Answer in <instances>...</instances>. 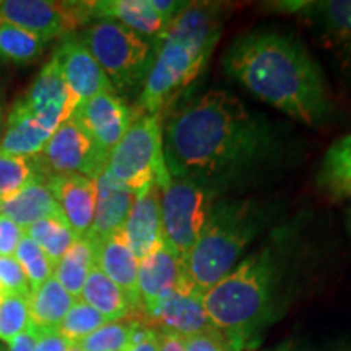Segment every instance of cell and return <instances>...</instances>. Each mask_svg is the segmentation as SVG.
Here are the masks:
<instances>
[{
  "label": "cell",
  "mask_w": 351,
  "mask_h": 351,
  "mask_svg": "<svg viewBox=\"0 0 351 351\" xmlns=\"http://www.w3.org/2000/svg\"><path fill=\"white\" fill-rule=\"evenodd\" d=\"M15 258L23 269L32 291L41 287L44 282H47L54 275V265L43 252V249L38 244H34L26 234L21 238L19 247H16Z\"/></svg>",
  "instance_id": "cell-34"
},
{
  "label": "cell",
  "mask_w": 351,
  "mask_h": 351,
  "mask_svg": "<svg viewBox=\"0 0 351 351\" xmlns=\"http://www.w3.org/2000/svg\"><path fill=\"white\" fill-rule=\"evenodd\" d=\"M121 234L138 262L163 244L158 184H152L135 195Z\"/></svg>",
  "instance_id": "cell-17"
},
{
  "label": "cell",
  "mask_w": 351,
  "mask_h": 351,
  "mask_svg": "<svg viewBox=\"0 0 351 351\" xmlns=\"http://www.w3.org/2000/svg\"><path fill=\"white\" fill-rule=\"evenodd\" d=\"M39 179L43 178L33 158L8 155L0 150V204L19 195L25 187Z\"/></svg>",
  "instance_id": "cell-30"
},
{
  "label": "cell",
  "mask_w": 351,
  "mask_h": 351,
  "mask_svg": "<svg viewBox=\"0 0 351 351\" xmlns=\"http://www.w3.org/2000/svg\"><path fill=\"white\" fill-rule=\"evenodd\" d=\"M80 39L98 60L116 93L142 91L155 59V46L150 41L114 20L95 21L83 29Z\"/></svg>",
  "instance_id": "cell-6"
},
{
  "label": "cell",
  "mask_w": 351,
  "mask_h": 351,
  "mask_svg": "<svg viewBox=\"0 0 351 351\" xmlns=\"http://www.w3.org/2000/svg\"><path fill=\"white\" fill-rule=\"evenodd\" d=\"M25 234L38 244L52 265H57L78 239L64 218H44L25 230Z\"/></svg>",
  "instance_id": "cell-28"
},
{
  "label": "cell",
  "mask_w": 351,
  "mask_h": 351,
  "mask_svg": "<svg viewBox=\"0 0 351 351\" xmlns=\"http://www.w3.org/2000/svg\"><path fill=\"white\" fill-rule=\"evenodd\" d=\"M46 39L15 25L0 21V59L13 64H29L43 54Z\"/></svg>",
  "instance_id": "cell-29"
},
{
  "label": "cell",
  "mask_w": 351,
  "mask_h": 351,
  "mask_svg": "<svg viewBox=\"0 0 351 351\" xmlns=\"http://www.w3.org/2000/svg\"><path fill=\"white\" fill-rule=\"evenodd\" d=\"M93 241L96 245V267L122 289L132 309L140 307L138 258L130 251L121 231Z\"/></svg>",
  "instance_id": "cell-20"
},
{
  "label": "cell",
  "mask_w": 351,
  "mask_h": 351,
  "mask_svg": "<svg viewBox=\"0 0 351 351\" xmlns=\"http://www.w3.org/2000/svg\"><path fill=\"white\" fill-rule=\"evenodd\" d=\"M223 67L249 93L302 124L319 127L330 119L333 103L324 70L291 34L245 33L230 44Z\"/></svg>",
  "instance_id": "cell-2"
},
{
  "label": "cell",
  "mask_w": 351,
  "mask_h": 351,
  "mask_svg": "<svg viewBox=\"0 0 351 351\" xmlns=\"http://www.w3.org/2000/svg\"><path fill=\"white\" fill-rule=\"evenodd\" d=\"M135 324L137 322L130 320L106 322L98 330L78 341L77 346L82 351H122L129 343Z\"/></svg>",
  "instance_id": "cell-33"
},
{
  "label": "cell",
  "mask_w": 351,
  "mask_h": 351,
  "mask_svg": "<svg viewBox=\"0 0 351 351\" xmlns=\"http://www.w3.org/2000/svg\"><path fill=\"white\" fill-rule=\"evenodd\" d=\"M23 236L25 231L15 221L0 215V257H15Z\"/></svg>",
  "instance_id": "cell-37"
},
{
  "label": "cell",
  "mask_w": 351,
  "mask_h": 351,
  "mask_svg": "<svg viewBox=\"0 0 351 351\" xmlns=\"http://www.w3.org/2000/svg\"><path fill=\"white\" fill-rule=\"evenodd\" d=\"M73 302L75 300L52 275L29 295V322L39 330H57Z\"/></svg>",
  "instance_id": "cell-25"
},
{
  "label": "cell",
  "mask_w": 351,
  "mask_h": 351,
  "mask_svg": "<svg viewBox=\"0 0 351 351\" xmlns=\"http://www.w3.org/2000/svg\"><path fill=\"white\" fill-rule=\"evenodd\" d=\"M69 351H82V350L78 348L77 345H72V346H70V350H69Z\"/></svg>",
  "instance_id": "cell-44"
},
{
  "label": "cell",
  "mask_w": 351,
  "mask_h": 351,
  "mask_svg": "<svg viewBox=\"0 0 351 351\" xmlns=\"http://www.w3.org/2000/svg\"><path fill=\"white\" fill-rule=\"evenodd\" d=\"M90 16L114 20L156 46L169 23L152 7L150 0H99L90 2Z\"/></svg>",
  "instance_id": "cell-19"
},
{
  "label": "cell",
  "mask_w": 351,
  "mask_h": 351,
  "mask_svg": "<svg viewBox=\"0 0 351 351\" xmlns=\"http://www.w3.org/2000/svg\"><path fill=\"white\" fill-rule=\"evenodd\" d=\"M44 182L51 189L77 238H90L98 199L96 181L80 174H64L49 176Z\"/></svg>",
  "instance_id": "cell-16"
},
{
  "label": "cell",
  "mask_w": 351,
  "mask_h": 351,
  "mask_svg": "<svg viewBox=\"0 0 351 351\" xmlns=\"http://www.w3.org/2000/svg\"><path fill=\"white\" fill-rule=\"evenodd\" d=\"M182 280L181 258L165 243L138 262L140 307L148 314L158 302L176 291Z\"/></svg>",
  "instance_id": "cell-18"
},
{
  "label": "cell",
  "mask_w": 351,
  "mask_h": 351,
  "mask_svg": "<svg viewBox=\"0 0 351 351\" xmlns=\"http://www.w3.org/2000/svg\"><path fill=\"white\" fill-rule=\"evenodd\" d=\"M98 199H96L95 223L90 239H101L119 232L135 200V192L121 182L114 181L106 171L96 179Z\"/></svg>",
  "instance_id": "cell-22"
},
{
  "label": "cell",
  "mask_w": 351,
  "mask_h": 351,
  "mask_svg": "<svg viewBox=\"0 0 351 351\" xmlns=\"http://www.w3.org/2000/svg\"><path fill=\"white\" fill-rule=\"evenodd\" d=\"M317 186L330 199H351V134L328 147L317 173Z\"/></svg>",
  "instance_id": "cell-24"
},
{
  "label": "cell",
  "mask_w": 351,
  "mask_h": 351,
  "mask_svg": "<svg viewBox=\"0 0 351 351\" xmlns=\"http://www.w3.org/2000/svg\"><path fill=\"white\" fill-rule=\"evenodd\" d=\"M80 300L98 311L108 322L125 319L132 311L130 302L122 289L112 283L96 265L88 274Z\"/></svg>",
  "instance_id": "cell-26"
},
{
  "label": "cell",
  "mask_w": 351,
  "mask_h": 351,
  "mask_svg": "<svg viewBox=\"0 0 351 351\" xmlns=\"http://www.w3.org/2000/svg\"><path fill=\"white\" fill-rule=\"evenodd\" d=\"M32 295L28 280L15 257H0V296Z\"/></svg>",
  "instance_id": "cell-35"
},
{
  "label": "cell",
  "mask_w": 351,
  "mask_h": 351,
  "mask_svg": "<svg viewBox=\"0 0 351 351\" xmlns=\"http://www.w3.org/2000/svg\"><path fill=\"white\" fill-rule=\"evenodd\" d=\"M215 200L204 187L184 179L171 178L168 186L160 189L163 243L181 261L204 230Z\"/></svg>",
  "instance_id": "cell-8"
},
{
  "label": "cell",
  "mask_w": 351,
  "mask_h": 351,
  "mask_svg": "<svg viewBox=\"0 0 351 351\" xmlns=\"http://www.w3.org/2000/svg\"><path fill=\"white\" fill-rule=\"evenodd\" d=\"M150 3L169 25L187 5V2H178V0H150Z\"/></svg>",
  "instance_id": "cell-40"
},
{
  "label": "cell",
  "mask_w": 351,
  "mask_h": 351,
  "mask_svg": "<svg viewBox=\"0 0 351 351\" xmlns=\"http://www.w3.org/2000/svg\"><path fill=\"white\" fill-rule=\"evenodd\" d=\"M271 122L228 90H208L174 109L163 127L171 178L191 181L218 199L276 163Z\"/></svg>",
  "instance_id": "cell-1"
},
{
  "label": "cell",
  "mask_w": 351,
  "mask_h": 351,
  "mask_svg": "<svg viewBox=\"0 0 351 351\" xmlns=\"http://www.w3.org/2000/svg\"><path fill=\"white\" fill-rule=\"evenodd\" d=\"M0 117H2V111H0Z\"/></svg>",
  "instance_id": "cell-45"
},
{
  "label": "cell",
  "mask_w": 351,
  "mask_h": 351,
  "mask_svg": "<svg viewBox=\"0 0 351 351\" xmlns=\"http://www.w3.org/2000/svg\"><path fill=\"white\" fill-rule=\"evenodd\" d=\"M345 226H346V232H348L350 241H351V205L346 210V217H345Z\"/></svg>",
  "instance_id": "cell-43"
},
{
  "label": "cell",
  "mask_w": 351,
  "mask_h": 351,
  "mask_svg": "<svg viewBox=\"0 0 351 351\" xmlns=\"http://www.w3.org/2000/svg\"><path fill=\"white\" fill-rule=\"evenodd\" d=\"M21 99L39 122L52 132L69 121L78 106L77 98L64 80L56 56H52L49 62L44 65Z\"/></svg>",
  "instance_id": "cell-12"
},
{
  "label": "cell",
  "mask_w": 351,
  "mask_h": 351,
  "mask_svg": "<svg viewBox=\"0 0 351 351\" xmlns=\"http://www.w3.org/2000/svg\"><path fill=\"white\" fill-rule=\"evenodd\" d=\"M0 215L10 218L21 230L44 218H64L62 210L44 179L25 187L19 195L0 204ZM65 219V218H64ZM67 221V219H65Z\"/></svg>",
  "instance_id": "cell-23"
},
{
  "label": "cell",
  "mask_w": 351,
  "mask_h": 351,
  "mask_svg": "<svg viewBox=\"0 0 351 351\" xmlns=\"http://www.w3.org/2000/svg\"><path fill=\"white\" fill-rule=\"evenodd\" d=\"M122 351H160V332L137 322L129 343Z\"/></svg>",
  "instance_id": "cell-38"
},
{
  "label": "cell",
  "mask_w": 351,
  "mask_h": 351,
  "mask_svg": "<svg viewBox=\"0 0 351 351\" xmlns=\"http://www.w3.org/2000/svg\"><path fill=\"white\" fill-rule=\"evenodd\" d=\"M70 346L72 343L57 330H39L34 351H69Z\"/></svg>",
  "instance_id": "cell-39"
},
{
  "label": "cell",
  "mask_w": 351,
  "mask_h": 351,
  "mask_svg": "<svg viewBox=\"0 0 351 351\" xmlns=\"http://www.w3.org/2000/svg\"><path fill=\"white\" fill-rule=\"evenodd\" d=\"M225 7L187 2L155 46V59L132 116H160L200 75L221 36Z\"/></svg>",
  "instance_id": "cell-4"
},
{
  "label": "cell",
  "mask_w": 351,
  "mask_h": 351,
  "mask_svg": "<svg viewBox=\"0 0 351 351\" xmlns=\"http://www.w3.org/2000/svg\"><path fill=\"white\" fill-rule=\"evenodd\" d=\"M106 173L138 194L152 184L163 189L171 176L165 163L160 116H134L121 142L108 158Z\"/></svg>",
  "instance_id": "cell-7"
},
{
  "label": "cell",
  "mask_w": 351,
  "mask_h": 351,
  "mask_svg": "<svg viewBox=\"0 0 351 351\" xmlns=\"http://www.w3.org/2000/svg\"><path fill=\"white\" fill-rule=\"evenodd\" d=\"M52 134L54 132L43 125L20 98L7 117L5 132L0 138V150L8 155L36 158Z\"/></svg>",
  "instance_id": "cell-21"
},
{
  "label": "cell",
  "mask_w": 351,
  "mask_h": 351,
  "mask_svg": "<svg viewBox=\"0 0 351 351\" xmlns=\"http://www.w3.org/2000/svg\"><path fill=\"white\" fill-rule=\"evenodd\" d=\"M108 320L101 315L98 311H95L93 307L88 306L85 301L75 300L70 311L65 315L62 322H60L57 332L64 337L65 340H69L72 345H77L78 341L85 339V337L98 330L99 327H103Z\"/></svg>",
  "instance_id": "cell-31"
},
{
  "label": "cell",
  "mask_w": 351,
  "mask_h": 351,
  "mask_svg": "<svg viewBox=\"0 0 351 351\" xmlns=\"http://www.w3.org/2000/svg\"><path fill=\"white\" fill-rule=\"evenodd\" d=\"M108 158L85 129L70 117L57 127L33 161L43 179L49 176L80 174L96 181L106 171Z\"/></svg>",
  "instance_id": "cell-9"
},
{
  "label": "cell",
  "mask_w": 351,
  "mask_h": 351,
  "mask_svg": "<svg viewBox=\"0 0 351 351\" xmlns=\"http://www.w3.org/2000/svg\"><path fill=\"white\" fill-rule=\"evenodd\" d=\"M39 330L29 322V327L26 328L23 333H20L12 343H8V351H34V345H36Z\"/></svg>",
  "instance_id": "cell-41"
},
{
  "label": "cell",
  "mask_w": 351,
  "mask_h": 351,
  "mask_svg": "<svg viewBox=\"0 0 351 351\" xmlns=\"http://www.w3.org/2000/svg\"><path fill=\"white\" fill-rule=\"evenodd\" d=\"M95 265V241L90 238H78L62 257V261L54 267V276L73 300H80L88 274Z\"/></svg>",
  "instance_id": "cell-27"
},
{
  "label": "cell",
  "mask_w": 351,
  "mask_h": 351,
  "mask_svg": "<svg viewBox=\"0 0 351 351\" xmlns=\"http://www.w3.org/2000/svg\"><path fill=\"white\" fill-rule=\"evenodd\" d=\"M295 241L289 228L274 231L265 244L205 293V311L232 351L249 348L274 320L289 256L296 252Z\"/></svg>",
  "instance_id": "cell-3"
},
{
  "label": "cell",
  "mask_w": 351,
  "mask_h": 351,
  "mask_svg": "<svg viewBox=\"0 0 351 351\" xmlns=\"http://www.w3.org/2000/svg\"><path fill=\"white\" fill-rule=\"evenodd\" d=\"M147 315L158 327L155 330L174 333L182 339L195 333L215 330V326L205 311L204 296L182 285H179V288L163 301L158 302Z\"/></svg>",
  "instance_id": "cell-15"
},
{
  "label": "cell",
  "mask_w": 351,
  "mask_h": 351,
  "mask_svg": "<svg viewBox=\"0 0 351 351\" xmlns=\"http://www.w3.org/2000/svg\"><path fill=\"white\" fill-rule=\"evenodd\" d=\"M276 7L296 13L341 67L351 70V0L280 2Z\"/></svg>",
  "instance_id": "cell-11"
},
{
  "label": "cell",
  "mask_w": 351,
  "mask_h": 351,
  "mask_svg": "<svg viewBox=\"0 0 351 351\" xmlns=\"http://www.w3.org/2000/svg\"><path fill=\"white\" fill-rule=\"evenodd\" d=\"M54 56L59 60L64 80L78 104L101 93H116L104 70L80 38L73 34L64 36Z\"/></svg>",
  "instance_id": "cell-14"
},
{
  "label": "cell",
  "mask_w": 351,
  "mask_h": 351,
  "mask_svg": "<svg viewBox=\"0 0 351 351\" xmlns=\"http://www.w3.org/2000/svg\"><path fill=\"white\" fill-rule=\"evenodd\" d=\"M90 20V2L0 0L2 23L19 26L46 41L72 34Z\"/></svg>",
  "instance_id": "cell-10"
},
{
  "label": "cell",
  "mask_w": 351,
  "mask_h": 351,
  "mask_svg": "<svg viewBox=\"0 0 351 351\" xmlns=\"http://www.w3.org/2000/svg\"><path fill=\"white\" fill-rule=\"evenodd\" d=\"M29 327V296H0V340L12 343Z\"/></svg>",
  "instance_id": "cell-32"
},
{
  "label": "cell",
  "mask_w": 351,
  "mask_h": 351,
  "mask_svg": "<svg viewBox=\"0 0 351 351\" xmlns=\"http://www.w3.org/2000/svg\"><path fill=\"white\" fill-rule=\"evenodd\" d=\"M184 340V351H231L230 345L223 333L217 330L195 333V335L186 337Z\"/></svg>",
  "instance_id": "cell-36"
},
{
  "label": "cell",
  "mask_w": 351,
  "mask_h": 351,
  "mask_svg": "<svg viewBox=\"0 0 351 351\" xmlns=\"http://www.w3.org/2000/svg\"><path fill=\"white\" fill-rule=\"evenodd\" d=\"M73 119L109 156L132 124V111L117 93H101L83 101L73 112Z\"/></svg>",
  "instance_id": "cell-13"
},
{
  "label": "cell",
  "mask_w": 351,
  "mask_h": 351,
  "mask_svg": "<svg viewBox=\"0 0 351 351\" xmlns=\"http://www.w3.org/2000/svg\"><path fill=\"white\" fill-rule=\"evenodd\" d=\"M160 351H184L182 337L160 332Z\"/></svg>",
  "instance_id": "cell-42"
},
{
  "label": "cell",
  "mask_w": 351,
  "mask_h": 351,
  "mask_svg": "<svg viewBox=\"0 0 351 351\" xmlns=\"http://www.w3.org/2000/svg\"><path fill=\"white\" fill-rule=\"evenodd\" d=\"M263 202L252 199H217L199 238L181 261V285L205 296L221 282L274 219Z\"/></svg>",
  "instance_id": "cell-5"
}]
</instances>
